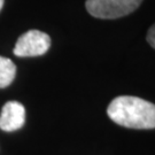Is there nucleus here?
<instances>
[{
	"mask_svg": "<svg viewBox=\"0 0 155 155\" xmlns=\"http://www.w3.org/2000/svg\"><path fill=\"white\" fill-rule=\"evenodd\" d=\"M107 114L113 122L129 129L155 127V105L132 95H121L111 101Z\"/></svg>",
	"mask_w": 155,
	"mask_h": 155,
	"instance_id": "nucleus-1",
	"label": "nucleus"
},
{
	"mask_svg": "<svg viewBox=\"0 0 155 155\" xmlns=\"http://www.w3.org/2000/svg\"><path fill=\"white\" fill-rule=\"evenodd\" d=\"M51 46V38L47 33L39 30H29L17 39L13 53L20 58L40 56Z\"/></svg>",
	"mask_w": 155,
	"mask_h": 155,
	"instance_id": "nucleus-3",
	"label": "nucleus"
},
{
	"mask_svg": "<svg viewBox=\"0 0 155 155\" xmlns=\"http://www.w3.org/2000/svg\"><path fill=\"white\" fill-rule=\"evenodd\" d=\"M143 0H86L85 7L90 14L98 18L114 20L131 14Z\"/></svg>",
	"mask_w": 155,
	"mask_h": 155,
	"instance_id": "nucleus-2",
	"label": "nucleus"
},
{
	"mask_svg": "<svg viewBox=\"0 0 155 155\" xmlns=\"http://www.w3.org/2000/svg\"><path fill=\"white\" fill-rule=\"evenodd\" d=\"M16 75V67L8 58L0 56V89L11 85Z\"/></svg>",
	"mask_w": 155,
	"mask_h": 155,
	"instance_id": "nucleus-5",
	"label": "nucleus"
},
{
	"mask_svg": "<svg viewBox=\"0 0 155 155\" xmlns=\"http://www.w3.org/2000/svg\"><path fill=\"white\" fill-rule=\"evenodd\" d=\"M25 122V108L17 101L6 102L0 114V129L5 132H13L23 127Z\"/></svg>",
	"mask_w": 155,
	"mask_h": 155,
	"instance_id": "nucleus-4",
	"label": "nucleus"
},
{
	"mask_svg": "<svg viewBox=\"0 0 155 155\" xmlns=\"http://www.w3.org/2000/svg\"><path fill=\"white\" fill-rule=\"evenodd\" d=\"M146 39H147L148 44H150L153 48H155V23L150 27V30H148Z\"/></svg>",
	"mask_w": 155,
	"mask_h": 155,
	"instance_id": "nucleus-6",
	"label": "nucleus"
},
{
	"mask_svg": "<svg viewBox=\"0 0 155 155\" xmlns=\"http://www.w3.org/2000/svg\"><path fill=\"white\" fill-rule=\"evenodd\" d=\"M2 6H4V0H0V11L2 9Z\"/></svg>",
	"mask_w": 155,
	"mask_h": 155,
	"instance_id": "nucleus-7",
	"label": "nucleus"
}]
</instances>
